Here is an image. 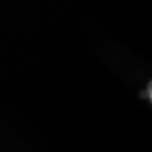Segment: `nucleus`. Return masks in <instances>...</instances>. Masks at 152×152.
I'll use <instances>...</instances> for the list:
<instances>
[{
    "label": "nucleus",
    "mask_w": 152,
    "mask_h": 152,
    "mask_svg": "<svg viewBox=\"0 0 152 152\" xmlns=\"http://www.w3.org/2000/svg\"><path fill=\"white\" fill-rule=\"evenodd\" d=\"M152 86H151V85H149V88H147V98H149V100H151V98H152Z\"/></svg>",
    "instance_id": "obj_1"
}]
</instances>
